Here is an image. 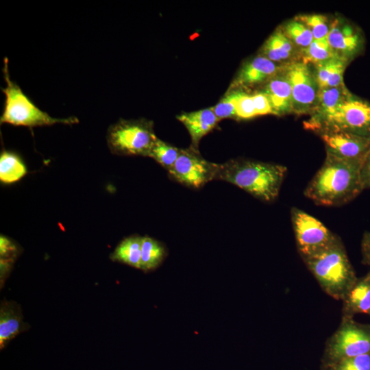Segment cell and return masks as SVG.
<instances>
[{
	"label": "cell",
	"mask_w": 370,
	"mask_h": 370,
	"mask_svg": "<svg viewBox=\"0 0 370 370\" xmlns=\"http://www.w3.org/2000/svg\"><path fill=\"white\" fill-rule=\"evenodd\" d=\"M361 163L326 153L325 160L304 190L317 205L338 206L354 199L364 190Z\"/></svg>",
	"instance_id": "cell-1"
},
{
	"label": "cell",
	"mask_w": 370,
	"mask_h": 370,
	"mask_svg": "<svg viewBox=\"0 0 370 370\" xmlns=\"http://www.w3.org/2000/svg\"><path fill=\"white\" fill-rule=\"evenodd\" d=\"M287 169L286 166L245 159H233L219 164L216 180L231 183L265 202L279 195Z\"/></svg>",
	"instance_id": "cell-2"
},
{
	"label": "cell",
	"mask_w": 370,
	"mask_h": 370,
	"mask_svg": "<svg viewBox=\"0 0 370 370\" xmlns=\"http://www.w3.org/2000/svg\"><path fill=\"white\" fill-rule=\"evenodd\" d=\"M322 291L342 301L358 277L338 238L321 251L302 260Z\"/></svg>",
	"instance_id": "cell-3"
},
{
	"label": "cell",
	"mask_w": 370,
	"mask_h": 370,
	"mask_svg": "<svg viewBox=\"0 0 370 370\" xmlns=\"http://www.w3.org/2000/svg\"><path fill=\"white\" fill-rule=\"evenodd\" d=\"M3 73L6 86L1 88L5 99L3 112L0 117L1 124L7 123L14 126L34 127L49 126L56 123L73 125L79 123L78 119L75 116L64 119L52 117L36 106L23 92L21 87L11 79L7 58L3 60Z\"/></svg>",
	"instance_id": "cell-4"
},
{
	"label": "cell",
	"mask_w": 370,
	"mask_h": 370,
	"mask_svg": "<svg viewBox=\"0 0 370 370\" xmlns=\"http://www.w3.org/2000/svg\"><path fill=\"white\" fill-rule=\"evenodd\" d=\"M306 129L341 130L370 138V101L351 92L329 114L305 123Z\"/></svg>",
	"instance_id": "cell-5"
},
{
	"label": "cell",
	"mask_w": 370,
	"mask_h": 370,
	"mask_svg": "<svg viewBox=\"0 0 370 370\" xmlns=\"http://www.w3.org/2000/svg\"><path fill=\"white\" fill-rule=\"evenodd\" d=\"M158 138L153 123L146 119H119L107 132L108 147L112 153L119 156L149 157Z\"/></svg>",
	"instance_id": "cell-6"
},
{
	"label": "cell",
	"mask_w": 370,
	"mask_h": 370,
	"mask_svg": "<svg viewBox=\"0 0 370 370\" xmlns=\"http://www.w3.org/2000/svg\"><path fill=\"white\" fill-rule=\"evenodd\" d=\"M365 354H370V323L341 317L338 328L325 343L321 364Z\"/></svg>",
	"instance_id": "cell-7"
},
{
	"label": "cell",
	"mask_w": 370,
	"mask_h": 370,
	"mask_svg": "<svg viewBox=\"0 0 370 370\" xmlns=\"http://www.w3.org/2000/svg\"><path fill=\"white\" fill-rule=\"evenodd\" d=\"M290 214L296 247L302 260L321 251L338 238L319 219L298 208L293 207Z\"/></svg>",
	"instance_id": "cell-8"
},
{
	"label": "cell",
	"mask_w": 370,
	"mask_h": 370,
	"mask_svg": "<svg viewBox=\"0 0 370 370\" xmlns=\"http://www.w3.org/2000/svg\"><path fill=\"white\" fill-rule=\"evenodd\" d=\"M219 164L205 160L198 150L191 147L181 149L172 168L168 171L172 180L193 188H199L216 180Z\"/></svg>",
	"instance_id": "cell-9"
},
{
	"label": "cell",
	"mask_w": 370,
	"mask_h": 370,
	"mask_svg": "<svg viewBox=\"0 0 370 370\" xmlns=\"http://www.w3.org/2000/svg\"><path fill=\"white\" fill-rule=\"evenodd\" d=\"M283 70L291 86L293 113L312 114L319 91L314 71L301 60L284 64Z\"/></svg>",
	"instance_id": "cell-10"
},
{
	"label": "cell",
	"mask_w": 370,
	"mask_h": 370,
	"mask_svg": "<svg viewBox=\"0 0 370 370\" xmlns=\"http://www.w3.org/2000/svg\"><path fill=\"white\" fill-rule=\"evenodd\" d=\"M325 144L326 153L339 158L362 163L370 149V138L332 130L316 132Z\"/></svg>",
	"instance_id": "cell-11"
},
{
	"label": "cell",
	"mask_w": 370,
	"mask_h": 370,
	"mask_svg": "<svg viewBox=\"0 0 370 370\" xmlns=\"http://www.w3.org/2000/svg\"><path fill=\"white\" fill-rule=\"evenodd\" d=\"M327 38L332 50L349 62L360 56L365 48L362 30L343 18L333 20Z\"/></svg>",
	"instance_id": "cell-12"
},
{
	"label": "cell",
	"mask_w": 370,
	"mask_h": 370,
	"mask_svg": "<svg viewBox=\"0 0 370 370\" xmlns=\"http://www.w3.org/2000/svg\"><path fill=\"white\" fill-rule=\"evenodd\" d=\"M283 67V64L275 63L258 54L242 64L228 90L242 89L245 90L258 85L262 86L280 72Z\"/></svg>",
	"instance_id": "cell-13"
},
{
	"label": "cell",
	"mask_w": 370,
	"mask_h": 370,
	"mask_svg": "<svg viewBox=\"0 0 370 370\" xmlns=\"http://www.w3.org/2000/svg\"><path fill=\"white\" fill-rule=\"evenodd\" d=\"M283 69L262 85L260 90L267 95L273 114L278 116L293 113L291 86Z\"/></svg>",
	"instance_id": "cell-14"
},
{
	"label": "cell",
	"mask_w": 370,
	"mask_h": 370,
	"mask_svg": "<svg viewBox=\"0 0 370 370\" xmlns=\"http://www.w3.org/2000/svg\"><path fill=\"white\" fill-rule=\"evenodd\" d=\"M258 54L283 65L301 60L300 50L280 27L265 40Z\"/></svg>",
	"instance_id": "cell-15"
},
{
	"label": "cell",
	"mask_w": 370,
	"mask_h": 370,
	"mask_svg": "<svg viewBox=\"0 0 370 370\" xmlns=\"http://www.w3.org/2000/svg\"><path fill=\"white\" fill-rule=\"evenodd\" d=\"M187 129L190 138V147L198 150L201 139L210 132L219 122L211 108L190 112H184L177 116Z\"/></svg>",
	"instance_id": "cell-16"
},
{
	"label": "cell",
	"mask_w": 370,
	"mask_h": 370,
	"mask_svg": "<svg viewBox=\"0 0 370 370\" xmlns=\"http://www.w3.org/2000/svg\"><path fill=\"white\" fill-rule=\"evenodd\" d=\"M370 312V271L358 278L342 300V317L354 318Z\"/></svg>",
	"instance_id": "cell-17"
},
{
	"label": "cell",
	"mask_w": 370,
	"mask_h": 370,
	"mask_svg": "<svg viewBox=\"0 0 370 370\" xmlns=\"http://www.w3.org/2000/svg\"><path fill=\"white\" fill-rule=\"evenodd\" d=\"M29 325L23 321L20 306L3 300L0 307V348L3 349L17 335L27 330Z\"/></svg>",
	"instance_id": "cell-18"
},
{
	"label": "cell",
	"mask_w": 370,
	"mask_h": 370,
	"mask_svg": "<svg viewBox=\"0 0 370 370\" xmlns=\"http://www.w3.org/2000/svg\"><path fill=\"white\" fill-rule=\"evenodd\" d=\"M348 61L336 58L314 65V74L319 88L344 85L343 74Z\"/></svg>",
	"instance_id": "cell-19"
},
{
	"label": "cell",
	"mask_w": 370,
	"mask_h": 370,
	"mask_svg": "<svg viewBox=\"0 0 370 370\" xmlns=\"http://www.w3.org/2000/svg\"><path fill=\"white\" fill-rule=\"evenodd\" d=\"M349 92L345 84L336 87L319 88L316 106L310 119L321 118L333 111Z\"/></svg>",
	"instance_id": "cell-20"
},
{
	"label": "cell",
	"mask_w": 370,
	"mask_h": 370,
	"mask_svg": "<svg viewBox=\"0 0 370 370\" xmlns=\"http://www.w3.org/2000/svg\"><path fill=\"white\" fill-rule=\"evenodd\" d=\"M142 238L138 235L125 238L110 254V259L140 269Z\"/></svg>",
	"instance_id": "cell-21"
},
{
	"label": "cell",
	"mask_w": 370,
	"mask_h": 370,
	"mask_svg": "<svg viewBox=\"0 0 370 370\" xmlns=\"http://www.w3.org/2000/svg\"><path fill=\"white\" fill-rule=\"evenodd\" d=\"M167 256L166 247L158 240L143 236L140 269L144 272L157 269Z\"/></svg>",
	"instance_id": "cell-22"
},
{
	"label": "cell",
	"mask_w": 370,
	"mask_h": 370,
	"mask_svg": "<svg viewBox=\"0 0 370 370\" xmlns=\"http://www.w3.org/2000/svg\"><path fill=\"white\" fill-rule=\"evenodd\" d=\"M27 168L16 153L3 150L0 155V180L3 184H12L23 177Z\"/></svg>",
	"instance_id": "cell-23"
},
{
	"label": "cell",
	"mask_w": 370,
	"mask_h": 370,
	"mask_svg": "<svg viewBox=\"0 0 370 370\" xmlns=\"http://www.w3.org/2000/svg\"><path fill=\"white\" fill-rule=\"evenodd\" d=\"M300 54L301 61L306 64L313 65L330 59L340 58L331 48L327 37L322 39H314L308 47L300 51Z\"/></svg>",
	"instance_id": "cell-24"
},
{
	"label": "cell",
	"mask_w": 370,
	"mask_h": 370,
	"mask_svg": "<svg viewBox=\"0 0 370 370\" xmlns=\"http://www.w3.org/2000/svg\"><path fill=\"white\" fill-rule=\"evenodd\" d=\"M280 28L300 51L308 47L314 40L309 28L295 18L286 22Z\"/></svg>",
	"instance_id": "cell-25"
},
{
	"label": "cell",
	"mask_w": 370,
	"mask_h": 370,
	"mask_svg": "<svg viewBox=\"0 0 370 370\" xmlns=\"http://www.w3.org/2000/svg\"><path fill=\"white\" fill-rule=\"evenodd\" d=\"M180 149L158 138L151 150L149 157L154 159L162 167L169 171L176 162Z\"/></svg>",
	"instance_id": "cell-26"
},
{
	"label": "cell",
	"mask_w": 370,
	"mask_h": 370,
	"mask_svg": "<svg viewBox=\"0 0 370 370\" xmlns=\"http://www.w3.org/2000/svg\"><path fill=\"white\" fill-rule=\"evenodd\" d=\"M245 90H227L225 95L214 106L211 107L214 113L219 119H236V103Z\"/></svg>",
	"instance_id": "cell-27"
},
{
	"label": "cell",
	"mask_w": 370,
	"mask_h": 370,
	"mask_svg": "<svg viewBox=\"0 0 370 370\" xmlns=\"http://www.w3.org/2000/svg\"><path fill=\"white\" fill-rule=\"evenodd\" d=\"M295 18L309 28L314 39H322L328 36L331 23H329L328 18L325 15L320 14H300Z\"/></svg>",
	"instance_id": "cell-28"
},
{
	"label": "cell",
	"mask_w": 370,
	"mask_h": 370,
	"mask_svg": "<svg viewBox=\"0 0 370 370\" xmlns=\"http://www.w3.org/2000/svg\"><path fill=\"white\" fill-rule=\"evenodd\" d=\"M321 370H370V354L349 357L321 364Z\"/></svg>",
	"instance_id": "cell-29"
},
{
	"label": "cell",
	"mask_w": 370,
	"mask_h": 370,
	"mask_svg": "<svg viewBox=\"0 0 370 370\" xmlns=\"http://www.w3.org/2000/svg\"><path fill=\"white\" fill-rule=\"evenodd\" d=\"M237 119H249L257 116L251 95L244 91L236 103Z\"/></svg>",
	"instance_id": "cell-30"
},
{
	"label": "cell",
	"mask_w": 370,
	"mask_h": 370,
	"mask_svg": "<svg viewBox=\"0 0 370 370\" xmlns=\"http://www.w3.org/2000/svg\"><path fill=\"white\" fill-rule=\"evenodd\" d=\"M19 247L9 238L1 235L0 237V256L1 262L13 264L15 258L19 254Z\"/></svg>",
	"instance_id": "cell-31"
},
{
	"label": "cell",
	"mask_w": 370,
	"mask_h": 370,
	"mask_svg": "<svg viewBox=\"0 0 370 370\" xmlns=\"http://www.w3.org/2000/svg\"><path fill=\"white\" fill-rule=\"evenodd\" d=\"M257 116L266 114H274L270 101L262 91L251 95Z\"/></svg>",
	"instance_id": "cell-32"
},
{
	"label": "cell",
	"mask_w": 370,
	"mask_h": 370,
	"mask_svg": "<svg viewBox=\"0 0 370 370\" xmlns=\"http://www.w3.org/2000/svg\"><path fill=\"white\" fill-rule=\"evenodd\" d=\"M360 177L364 190L370 189V149L361 163Z\"/></svg>",
	"instance_id": "cell-33"
},
{
	"label": "cell",
	"mask_w": 370,
	"mask_h": 370,
	"mask_svg": "<svg viewBox=\"0 0 370 370\" xmlns=\"http://www.w3.org/2000/svg\"><path fill=\"white\" fill-rule=\"evenodd\" d=\"M360 251L363 264L370 266V231L365 232L360 243Z\"/></svg>",
	"instance_id": "cell-34"
},
{
	"label": "cell",
	"mask_w": 370,
	"mask_h": 370,
	"mask_svg": "<svg viewBox=\"0 0 370 370\" xmlns=\"http://www.w3.org/2000/svg\"><path fill=\"white\" fill-rule=\"evenodd\" d=\"M368 314L370 316V312H369V313Z\"/></svg>",
	"instance_id": "cell-35"
}]
</instances>
